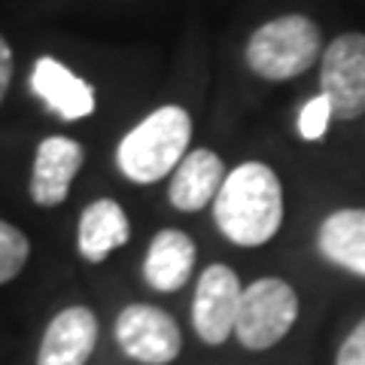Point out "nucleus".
Masks as SVG:
<instances>
[{"label": "nucleus", "mask_w": 365, "mask_h": 365, "mask_svg": "<svg viewBox=\"0 0 365 365\" xmlns=\"http://www.w3.org/2000/svg\"><path fill=\"white\" fill-rule=\"evenodd\" d=\"M192 119L182 107H162L150 113L119 143V168L134 182H155L177 170L189 153Z\"/></svg>", "instance_id": "obj_2"}, {"label": "nucleus", "mask_w": 365, "mask_h": 365, "mask_svg": "<svg viewBox=\"0 0 365 365\" xmlns=\"http://www.w3.org/2000/svg\"><path fill=\"white\" fill-rule=\"evenodd\" d=\"M323 34L307 16H280L265 21L253 31L247 43V64L262 79L280 83V79L302 76L323 55Z\"/></svg>", "instance_id": "obj_3"}, {"label": "nucleus", "mask_w": 365, "mask_h": 365, "mask_svg": "<svg viewBox=\"0 0 365 365\" xmlns=\"http://www.w3.org/2000/svg\"><path fill=\"white\" fill-rule=\"evenodd\" d=\"M195 268V244L180 228H165L150 244V253L143 262V277L158 292H177L186 287Z\"/></svg>", "instance_id": "obj_12"}, {"label": "nucleus", "mask_w": 365, "mask_h": 365, "mask_svg": "<svg viewBox=\"0 0 365 365\" xmlns=\"http://www.w3.org/2000/svg\"><path fill=\"white\" fill-rule=\"evenodd\" d=\"M225 182V165L222 158L210 150H195L189 153L174 170V180L168 186V198L177 210L182 213H195L201 207H207L210 201H216Z\"/></svg>", "instance_id": "obj_10"}, {"label": "nucleus", "mask_w": 365, "mask_h": 365, "mask_svg": "<svg viewBox=\"0 0 365 365\" xmlns=\"http://www.w3.org/2000/svg\"><path fill=\"white\" fill-rule=\"evenodd\" d=\"M295 317H299L295 289L280 277H262L244 289L235 335L247 350H268L287 338Z\"/></svg>", "instance_id": "obj_4"}, {"label": "nucleus", "mask_w": 365, "mask_h": 365, "mask_svg": "<svg viewBox=\"0 0 365 365\" xmlns=\"http://www.w3.org/2000/svg\"><path fill=\"white\" fill-rule=\"evenodd\" d=\"M9 79H13V49H9L6 40L0 37V101L6 98Z\"/></svg>", "instance_id": "obj_18"}, {"label": "nucleus", "mask_w": 365, "mask_h": 365, "mask_svg": "<svg viewBox=\"0 0 365 365\" xmlns=\"http://www.w3.org/2000/svg\"><path fill=\"white\" fill-rule=\"evenodd\" d=\"M213 220L237 247L268 244L283 222V189L277 174L262 162L235 168L213 201Z\"/></svg>", "instance_id": "obj_1"}, {"label": "nucleus", "mask_w": 365, "mask_h": 365, "mask_svg": "<svg viewBox=\"0 0 365 365\" xmlns=\"http://www.w3.org/2000/svg\"><path fill=\"white\" fill-rule=\"evenodd\" d=\"M83 146L71 137H46L34 158V177H31V198L40 207H55L67 198L76 170L83 168Z\"/></svg>", "instance_id": "obj_8"}, {"label": "nucleus", "mask_w": 365, "mask_h": 365, "mask_svg": "<svg viewBox=\"0 0 365 365\" xmlns=\"http://www.w3.org/2000/svg\"><path fill=\"white\" fill-rule=\"evenodd\" d=\"M128 235H131V225H128L125 210L116 201L101 198L95 204H88L83 216H79L76 244H79V253L88 262H101V259H107L113 250L128 244Z\"/></svg>", "instance_id": "obj_14"}, {"label": "nucleus", "mask_w": 365, "mask_h": 365, "mask_svg": "<svg viewBox=\"0 0 365 365\" xmlns=\"http://www.w3.org/2000/svg\"><path fill=\"white\" fill-rule=\"evenodd\" d=\"M335 113H332V104H329L326 95L311 98L299 113V134L304 137V140H319V137L326 134L329 119Z\"/></svg>", "instance_id": "obj_16"}, {"label": "nucleus", "mask_w": 365, "mask_h": 365, "mask_svg": "<svg viewBox=\"0 0 365 365\" xmlns=\"http://www.w3.org/2000/svg\"><path fill=\"white\" fill-rule=\"evenodd\" d=\"M241 299L244 287L228 265H210L201 274L192 302V323L204 344H222L235 332Z\"/></svg>", "instance_id": "obj_6"}, {"label": "nucleus", "mask_w": 365, "mask_h": 365, "mask_svg": "<svg viewBox=\"0 0 365 365\" xmlns=\"http://www.w3.org/2000/svg\"><path fill=\"white\" fill-rule=\"evenodd\" d=\"M335 365H365V317L356 323V329L344 338Z\"/></svg>", "instance_id": "obj_17"}, {"label": "nucleus", "mask_w": 365, "mask_h": 365, "mask_svg": "<svg viewBox=\"0 0 365 365\" xmlns=\"http://www.w3.org/2000/svg\"><path fill=\"white\" fill-rule=\"evenodd\" d=\"M319 95L329 98L335 119L365 113V34H341L319 58Z\"/></svg>", "instance_id": "obj_5"}, {"label": "nucleus", "mask_w": 365, "mask_h": 365, "mask_svg": "<svg viewBox=\"0 0 365 365\" xmlns=\"http://www.w3.org/2000/svg\"><path fill=\"white\" fill-rule=\"evenodd\" d=\"M98 341V319L88 307H67L49 323L37 365H86Z\"/></svg>", "instance_id": "obj_9"}, {"label": "nucleus", "mask_w": 365, "mask_h": 365, "mask_svg": "<svg viewBox=\"0 0 365 365\" xmlns=\"http://www.w3.org/2000/svg\"><path fill=\"white\" fill-rule=\"evenodd\" d=\"M116 341L131 359L146 365L174 362L180 353V329L174 317L153 304H128L116 319Z\"/></svg>", "instance_id": "obj_7"}, {"label": "nucleus", "mask_w": 365, "mask_h": 365, "mask_svg": "<svg viewBox=\"0 0 365 365\" xmlns=\"http://www.w3.org/2000/svg\"><path fill=\"white\" fill-rule=\"evenodd\" d=\"M28 253H31L28 237L21 235L16 225L0 220V283H9L21 268H25Z\"/></svg>", "instance_id": "obj_15"}, {"label": "nucleus", "mask_w": 365, "mask_h": 365, "mask_svg": "<svg viewBox=\"0 0 365 365\" xmlns=\"http://www.w3.org/2000/svg\"><path fill=\"white\" fill-rule=\"evenodd\" d=\"M317 247L329 262L365 277V207H344L326 216Z\"/></svg>", "instance_id": "obj_13"}, {"label": "nucleus", "mask_w": 365, "mask_h": 365, "mask_svg": "<svg viewBox=\"0 0 365 365\" xmlns=\"http://www.w3.org/2000/svg\"><path fill=\"white\" fill-rule=\"evenodd\" d=\"M31 88H34V95L46 101V107L52 113H58L67 122L91 116V110H95V91H91V86L86 79H79L76 73H71L55 58L37 61L34 76H31Z\"/></svg>", "instance_id": "obj_11"}]
</instances>
